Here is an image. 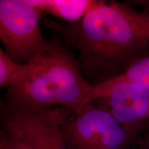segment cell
<instances>
[{"label": "cell", "mask_w": 149, "mask_h": 149, "mask_svg": "<svg viewBox=\"0 0 149 149\" xmlns=\"http://www.w3.org/2000/svg\"><path fill=\"white\" fill-rule=\"evenodd\" d=\"M141 146L143 149H149V130L145 132L144 137L141 139Z\"/></svg>", "instance_id": "8fae6325"}, {"label": "cell", "mask_w": 149, "mask_h": 149, "mask_svg": "<svg viewBox=\"0 0 149 149\" xmlns=\"http://www.w3.org/2000/svg\"><path fill=\"white\" fill-rule=\"evenodd\" d=\"M70 112L61 107H19L2 102L1 130L25 139L37 149H68L59 124Z\"/></svg>", "instance_id": "5b68a950"}, {"label": "cell", "mask_w": 149, "mask_h": 149, "mask_svg": "<svg viewBox=\"0 0 149 149\" xmlns=\"http://www.w3.org/2000/svg\"><path fill=\"white\" fill-rule=\"evenodd\" d=\"M37 64L34 59L27 64H20L11 59L0 48V87L11 88L29 79L36 71Z\"/></svg>", "instance_id": "ba28073f"}, {"label": "cell", "mask_w": 149, "mask_h": 149, "mask_svg": "<svg viewBox=\"0 0 149 149\" xmlns=\"http://www.w3.org/2000/svg\"><path fill=\"white\" fill-rule=\"evenodd\" d=\"M0 149H37L25 139L1 130L0 135Z\"/></svg>", "instance_id": "30bf717a"}, {"label": "cell", "mask_w": 149, "mask_h": 149, "mask_svg": "<svg viewBox=\"0 0 149 149\" xmlns=\"http://www.w3.org/2000/svg\"><path fill=\"white\" fill-rule=\"evenodd\" d=\"M59 129L68 149H130L138 137L93 102L68 113Z\"/></svg>", "instance_id": "3957f363"}, {"label": "cell", "mask_w": 149, "mask_h": 149, "mask_svg": "<svg viewBox=\"0 0 149 149\" xmlns=\"http://www.w3.org/2000/svg\"><path fill=\"white\" fill-rule=\"evenodd\" d=\"M42 14L26 0L0 1V40L11 59L27 64L49 48L41 30Z\"/></svg>", "instance_id": "277c9868"}, {"label": "cell", "mask_w": 149, "mask_h": 149, "mask_svg": "<svg viewBox=\"0 0 149 149\" xmlns=\"http://www.w3.org/2000/svg\"><path fill=\"white\" fill-rule=\"evenodd\" d=\"M44 24L79 51L81 71L92 86L119 77L149 56V13L126 3L100 1L75 23L46 19Z\"/></svg>", "instance_id": "6da1fadb"}, {"label": "cell", "mask_w": 149, "mask_h": 149, "mask_svg": "<svg viewBox=\"0 0 149 149\" xmlns=\"http://www.w3.org/2000/svg\"><path fill=\"white\" fill-rule=\"evenodd\" d=\"M148 13H149V3H148Z\"/></svg>", "instance_id": "7c38bea8"}, {"label": "cell", "mask_w": 149, "mask_h": 149, "mask_svg": "<svg viewBox=\"0 0 149 149\" xmlns=\"http://www.w3.org/2000/svg\"><path fill=\"white\" fill-rule=\"evenodd\" d=\"M119 77L137 84L149 91V56L130 66Z\"/></svg>", "instance_id": "9c48e42d"}, {"label": "cell", "mask_w": 149, "mask_h": 149, "mask_svg": "<svg viewBox=\"0 0 149 149\" xmlns=\"http://www.w3.org/2000/svg\"><path fill=\"white\" fill-rule=\"evenodd\" d=\"M35 59V73L7 89V104L38 109L61 107L73 112L91 102L93 86L66 45L51 39L47 51Z\"/></svg>", "instance_id": "7a4b0ae2"}, {"label": "cell", "mask_w": 149, "mask_h": 149, "mask_svg": "<svg viewBox=\"0 0 149 149\" xmlns=\"http://www.w3.org/2000/svg\"><path fill=\"white\" fill-rule=\"evenodd\" d=\"M42 13L51 15L64 20L66 23H75L98 4L96 0H26Z\"/></svg>", "instance_id": "52a82bcc"}, {"label": "cell", "mask_w": 149, "mask_h": 149, "mask_svg": "<svg viewBox=\"0 0 149 149\" xmlns=\"http://www.w3.org/2000/svg\"><path fill=\"white\" fill-rule=\"evenodd\" d=\"M91 102L137 137L149 130V91L120 77L93 86Z\"/></svg>", "instance_id": "8992f818"}]
</instances>
